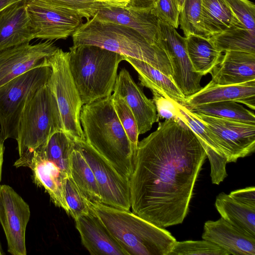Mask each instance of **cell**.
Here are the masks:
<instances>
[{
  "label": "cell",
  "instance_id": "6da1fadb",
  "mask_svg": "<svg viewBox=\"0 0 255 255\" xmlns=\"http://www.w3.org/2000/svg\"><path fill=\"white\" fill-rule=\"evenodd\" d=\"M206 153L181 118L159 122L138 141L129 179L132 213L159 227L181 224Z\"/></svg>",
  "mask_w": 255,
  "mask_h": 255
},
{
  "label": "cell",
  "instance_id": "7a4b0ae2",
  "mask_svg": "<svg viewBox=\"0 0 255 255\" xmlns=\"http://www.w3.org/2000/svg\"><path fill=\"white\" fill-rule=\"evenodd\" d=\"M80 121L85 140L129 180L137 149L115 111L112 95L82 106Z\"/></svg>",
  "mask_w": 255,
  "mask_h": 255
},
{
  "label": "cell",
  "instance_id": "3957f363",
  "mask_svg": "<svg viewBox=\"0 0 255 255\" xmlns=\"http://www.w3.org/2000/svg\"><path fill=\"white\" fill-rule=\"evenodd\" d=\"M72 37L74 46L95 45L137 59L171 77V66L164 50L150 43L131 28L92 17L83 23Z\"/></svg>",
  "mask_w": 255,
  "mask_h": 255
},
{
  "label": "cell",
  "instance_id": "277c9868",
  "mask_svg": "<svg viewBox=\"0 0 255 255\" xmlns=\"http://www.w3.org/2000/svg\"><path fill=\"white\" fill-rule=\"evenodd\" d=\"M88 201L128 255H169L177 241L167 230L131 212Z\"/></svg>",
  "mask_w": 255,
  "mask_h": 255
},
{
  "label": "cell",
  "instance_id": "5b68a950",
  "mask_svg": "<svg viewBox=\"0 0 255 255\" xmlns=\"http://www.w3.org/2000/svg\"><path fill=\"white\" fill-rule=\"evenodd\" d=\"M69 50V68L82 105L112 95L123 56L92 45Z\"/></svg>",
  "mask_w": 255,
  "mask_h": 255
},
{
  "label": "cell",
  "instance_id": "8992f818",
  "mask_svg": "<svg viewBox=\"0 0 255 255\" xmlns=\"http://www.w3.org/2000/svg\"><path fill=\"white\" fill-rule=\"evenodd\" d=\"M63 130L59 108L47 83L36 93L26 106L17 129L18 159L13 165L27 167L35 151L55 132Z\"/></svg>",
  "mask_w": 255,
  "mask_h": 255
},
{
  "label": "cell",
  "instance_id": "52a82bcc",
  "mask_svg": "<svg viewBox=\"0 0 255 255\" xmlns=\"http://www.w3.org/2000/svg\"><path fill=\"white\" fill-rule=\"evenodd\" d=\"M51 69L43 66L32 69L0 87V140L16 139L21 115L36 93L46 85Z\"/></svg>",
  "mask_w": 255,
  "mask_h": 255
},
{
  "label": "cell",
  "instance_id": "ba28073f",
  "mask_svg": "<svg viewBox=\"0 0 255 255\" xmlns=\"http://www.w3.org/2000/svg\"><path fill=\"white\" fill-rule=\"evenodd\" d=\"M68 54L58 48L48 58L51 74L47 84L55 97L63 130L73 139L85 140L80 121L83 105L69 70Z\"/></svg>",
  "mask_w": 255,
  "mask_h": 255
},
{
  "label": "cell",
  "instance_id": "9c48e42d",
  "mask_svg": "<svg viewBox=\"0 0 255 255\" xmlns=\"http://www.w3.org/2000/svg\"><path fill=\"white\" fill-rule=\"evenodd\" d=\"M73 139L74 146L80 151L94 173L102 203L129 210L131 208L129 180L122 176L85 140Z\"/></svg>",
  "mask_w": 255,
  "mask_h": 255
},
{
  "label": "cell",
  "instance_id": "30bf717a",
  "mask_svg": "<svg viewBox=\"0 0 255 255\" xmlns=\"http://www.w3.org/2000/svg\"><path fill=\"white\" fill-rule=\"evenodd\" d=\"M27 8L34 38L66 39L83 24V16L72 9L35 0H27Z\"/></svg>",
  "mask_w": 255,
  "mask_h": 255
},
{
  "label": "cell",
  "instance_id": "8fae6325",
  "mask_svg": "<svg viewBox=\"0 0 255 255\" xmlns=\"http://www.w3.org/2000/svg\"><path fill=\"white\" fill-rule=\"evenodd\" d=\"M194 114L209 129L228 163L255 151V125Z\"/></svg>",
  "mask_w": 255,
  "mask_h": 255
},
{
  "label": "cell",
  "instance_id": "7c38bea8",
  "mask_svg": "<svg viewBox=\"0 0 255 255\" xmlns=\"http://www.w3.org/2000/svg\"><path fill=\"white\" fill-rule=\"evenodd\" d=\"M160 46L165 52L170 61L171 79L185 97L193 95L202 89L200 82L203 76L195 72L189 60L186 38L175 28L160 22Z\"/></svg>",
  "mask_w": 255,
  "mask_h": 255
},
{
  "label": "cell",
  "instance_id": "4fadbf2b",
  "mask_svg": "<svg viewBox=\"0 0 255 255\" xmlns=\"http://www.w3.org/2000/svg\"><path fill=\"white\" fill-rule=\"evenodd\" d=\"M30 216L28 205L9 185H0V223L12 255H26L25 231Z\"/></svg>",
  "mask_w": 255,
  "mask_h": 255
},
{
  "label": "cell",
  "instance_id": "5bb4252c",
  "mask_svg": "<svg viewBox=\"0 0 255 255\" xmlns=\"http://www.w3.org/2000/svg\"><path fill=\"white\" fill-rule=\"evenodd\" d=\"M50 40L23 44L0 51V87L32 70L48 66L47 59L58 49Z\"/></svg>",
  "mask_w": 255,
  "mask_h": 255
},
{
  "label": "cell",
  "instance_id": "9a60e30c",
  "mask_svg": "<svg viewBox=\"0 0 255 255\" xmlns=\"http://www.w3.org/2000/svg\"><path fill=\"white\" fill-rule=\"evenodd\" d=\"M113 92L125 100L132 111L139 135L149 131L153 124L158 121L153 101L146 97L125 68L118 74Z\"/></svg>",
  "mask_w": 255,
  "mask_h": 255
},
{
  "label": "cell",
  "instance_id": "2e32d148",
  "mask_svg": "<svg viewBox=\"0 0 255 255\" xmlns=\"http://www.w3.org/2000/svg\"><path fill=\"white\" fill-rule=\"evenodd\" d=\"M93 17L131 28L150 43L160 46V21L151 9L141 10L128 6L108 5L98 9Z\"/></svg>",
  "mask_w": 255,
  "mask_h": 255
},
{
  "label": "cell",
  "instance_id": "e0dca14e",
  "mask_svg": "<svg viewBox=\"0 0 255 255\" xmlns=\"http://www.w3.org/2000/svg\"><path fill=\"white\" fill-rule=\"evenodd\" d=\"M75 221L82 243L91 255H128L91 208Z\"/></svg>",
  "mask_w": 255,
  "mask_h": 255
},
{
  "label": "cell",
  "instance_id": "ac0fdd59",
  "mask_svg": "<svg viewBox=\"0 0 255 255\" xmlns=\"http://www.w3.org/2000/svg\"><path fill=\"white\" fill-rule=\"evenodd\" d=\"M34 39L27 0L14 3L0 11V51Z\"/></svg>",
  "mask_w": 255,
  "mask_h": 255
},
{
  "label": "cell",
  "instance_id": "d6986e66",
  "mask_svg": "<svg viewBox=\"0 0 255 255\" xmlns=\"http://www.w3.org/2000/svg\"><path fill=\"white\" fill-rule=\"evenodd\" d=\"M175 106L176 116L183 119L193 130L206 153L211 166L212 183L219 185L228 175L226 158L206 126L186 107L177 102Z\"/></svg>",
  "mask_w": 255,
  "mask_h": 255
},
{
  "label": "cell",
  "instance_id": "ffe728a7",
  "mask_svg": "<svg viewBox=\"0 0 255 255\" xmlns=\"http://www.w3.org/2000/svg\"><path fill=\"white\" fill-rule=\"evenodd\" d=\"M203 240L220 246L230 255H255V237L250 236L221 217L204 225Z\"/></svg>",
  "mask_w": 255,
  "mask_h": 255
},
{
  "label": "cell",
  "instance_id": "44dd1931",
  "mask_svg": "<svg viewBox=\"0 0 255 255\" xmlns=\"http://www.w3.org/2000/svg\"><path fill=\"white\" fill-rule=\"evenodd\" d=\"M234 101L255 109V80L246 83L220 85L209 83L204 87L187 97L184 106L187 109L207 103Z\"/></svg>",
  "mask_w": 255,
  "mask_h": 255
},
{
  "label": "cell",
  "instance_id": "7402d4cb",
  "mask_svg": "<svg viewBox=\"0 0 255 255\" xmlns=\"http://www.w3.org/2000/svg\"><path fill=\"white\" fill-rule=\"evenodd\" d=\"M213 84L228 85L255 80V54L228 51L211 72Z\"/></svg>",
  "mask_w": 255,
  "mask_h": 255
},
{
  "label": "cell",
  "instance_id": "603a6c76",
  "mask_svg": "<svg viewBox=\"0 0 255 255\" xmlns=\"http://www.w3.org/2000/svg\"><path fill=\"white\" fill-rule=\"evenodd\" d=\"M27 167L32 171L35 184L43 188L53 203L69 214L63 191L64 180L69 176L64 173L52 161L36 154H34Z\"/></svg>",
  "mask_w": 255,
  "mask_h": 255
},
{
  "label": "cell",
  "instance_id": "cb8c5ba5",
  "mask_svg": "<svg viewBox=\"0 0 255 255\" xmlns=\"http://www.w3.org/2000/svg\"><path fill=\"white\" fill-rule=\"evenodd\" d=\"M123 57L137 72L140 86L149 89L153 95H160L184 105L186 98L171 77L143 61L129 57Z\"/></svg>",
  "mask_w": 255,
  "mask_h": 255
},
{
  "label": "cell",
  "instance_id": "d4e9b609",
  "mask_svg": "<svg viewBox=\"0 0 255 255\" xmlns=\"http://www.w3.org/2000/svg\"><path fill=\"white\" fill-rule=\"evenodd\" d=\"M215 205L221 218L255 237V208L239 202L224 192L216 197Z\"/></svg>",
  "mask_w": 255,
  "mask_h": 255
},
{
  "label": "cell",
  "instance_id": "484cf974",
  "mask_svg": "<svg viewBox=\"0 0 255 255\" xmlns=\"http://www.w3.org/2000/svg\"><path fill=\"white\" fill-rule=\"evenodd\" d=\"M185 38L187 53L193 70L202 76L211 73L220 63L222 52L215 48L209 38L190 34Z\"/></svg>",
  "mask_w": 255,
  "mask_h": 255
},
{
  "label": "cell",
  "instance_id": "4316f807",
  "mask_svg": "<svg viewBox=\"0 0 255 255\" xmlns=\"http://www.w3.org/2000/svg\"><path fill=\"white\" fill-rule=\"evenodd\" d=\"M202 24L208 38L233 26L245 27L225 0H202Z\"/></svg>",
  "mask_w": 255,
  "mask_h": 255
},
{
  "label": "cell",
  "instance_id": "83f0119b",
  "mask_svg": "<svg viewBox=\"0 0 255 255\" xmlns=\"http://www.w3.org/2000/svg\"><path fill=\"white\" fill-rule=\"evenodd\" d=\"M71 177L87 200L102 203L94 173L80 151L74 145L71 154Z\"/></svg>",
  "mask_w": 255,
  "mask_h": 255
},
{
  "label": "cell",
  "instance_id": "f1b7e54d",
  "mask_svg": "<svg viewBox=\"0 0 255 255\" xmlns=\"http://www.w3.org/2000/svg\"><path fill=\"white\" fill-rule=\"evenodd\" d=\"M73 147L72 137L61 130L54 133L34 154H38L52 161L64 173L71 176V154Z\"/></svg>",
  "mask_w": 255,
  "mask_h": 255
},
{
  "label": "cell",
  "instance_id": "f546056e",
  "mask_svg": "<svg viewBox=\"0 0 255 255\" xmlns=\"http://www.w3.org/2000/svg\"><path fill=\"white\" fill-rule=\"evenodd\" d=\"M188 109L195 114L255 125L254 112L234 101L209 103Z\"/></svg>",
  "mask_w": 255,
  "mask_h": 255
},
{
  "label": "cell",
  "instance_id": "4dcf8cb0",
  "mask_svg": "<svg viewBox=\"0 0 255 255\" xmlns=\"http://www.w3.org/2000/svg\"><path fill=\"white\" fill-rule=\"evenodd\" d=\"M209 39L221 52L236 51L255 54V32L245 27L233 26Z\"/></svg>",
  "mask_w": 255,
  "mask_h": 255
},
{
  "label": "cell",
  "instance_id": "1f68e13d",
  "mask_svg": "<svg viewBox=\"0 0 255 255\" xmlns=\"http://www.w3.org/2000/svg\"><path fill=\"white\" fill-rule=\"evenodd\" d=\"M180 15V27L185 37L195 34L209 38L202 24V0H185Z\"/></svg>",
  "mask_w": 255,
  "mask_h": 255
},
{
  "label": "cell",
  "instance_id": "d6a6232c",
  "mask_svg": "<svg viewBox=\"0 0 255 255\" xmlns=\"http://www.w3.org/2000/svg\"><path fill=\"white\" fill-rule=\"evenodd\" d=\"M227 251L217 245L201 241H176L169 255H230Z\"/></svg>",
  "mask_w": 255,
  "mask_h": 255
},
{
  "label": "cell",
  "instance_id": "836d02e7",
  "mask_svg": "<svg viewBox=\"0 0 255 255\" xmlns=\"http://www.w3.org/2000/svg\"><path fill=\"white\" fill-rule=\"evenodd\" d=\"M112 99L118 118L130 142L137 149L139 133L134 116L122 98L113 94Z\"/></svg>",
  "mask_w": 255,
  "mask_h": 255
},
{
  "label": "cell",
  "instance_id": "e575fe53",
  "mask_svg": "<svg viewBox=\"0 0 255 255\" xmlns=\"http://www.w3.org/2000/svg\"><path fill=\"white\" fill-rule=\"evenodd\" d=\"M64 196L69 209V215L74 220L89 213L90 208L87 200L71 176L67 177L63 183Z\"/></svg>",
  "mask_w": 255,
  "mask_h": 255
},
{
  "label": "cell",
  "instance_id": "d590c367",
  "mask_svg": "<svg viewBox=\"0 0 255 255\" xmlns=\"http://www.w3.org/2000/svg\"><path fill=\"white\" fill-rule=\"evenodd\" d=\"M50 5L75 10L87 20L92 18L100 8L111 5L97 0H35Z\"/></svg>",
  "mask_w": 255,
  "mask_h": 255
},
{
  "label": "cell",
  "instance_id": "8d00e7d4",
  "mask_svg": "<svg viewBox=\"0 0 255 255\" xmlns=\"http://www.w3.org/2000/svg\"><path fill=\"white\" fill-rule=\"evenodd\" d=\"M233 14L247 29L255 32V5L249 0H225Z\"/></svg>",
  "mask_w": 255,
  "mask_h": 255
},
{
  "label": "cell",
  "instance_id": "74e56055",
  "mask_svg": "<svg viewBox=\"0 0 255 255\" xmlns=\"http://www.w3.org/2000/svg\"><path fill=\"white\" fill-rule=\"evenodd\" d=\"M151 10L160 22L178 27L180 10L176 0H157Z\"/></svg>",
  "mask_w": 255,
  "mask_h": 255
},
{
  "label": "cell",
  "instance_id": "f35d334b",
  "mask_svg": "<svg viewBox=\"0 0 255 255\" xmlns=\"http://www.w3.org/2000/svg\"><path fill=\"white\" fill-rule=\"evenodd\" d=\"M152 101L156 106L159 118L170 119L177 117L175 106L176 102L170 101L158 95H153Z\"/></svg>",
  "mask_w": 255,
  "mask_h": 255
},
{
  "label": "cell",
  "instance_id": "ab89813d",
  "mask_svg": "<svg viewBox=\"0 0 255 255\" xmlns=\"http://www.w3.org/2000/svg\"><path fill=\"white\" fill-rule=\"evenodd\" d=\"M229 195L239 202L255 208V187L254 186L233 191Z\"/></svg>",
  "mask_w": 255,
  "mask_h": 255
},
{
  "label": "cell",
  "instance_id": "60d3db41",
  "mask_svg": "<svg viewBox=\"0 0 255 255\" xmlns=\"http://www.w3.org/2000/svg\"><path fill=\"white\" fill-rule=\"evenodd\" d=\"M157 0H129L126 6L130 8L141 9H152L155 3Z\"/></svg>",
  "mask_w": 255,
  "mask_h": 255
},
{
  "label": "cell",
  "instance_id": "b9f144b4",
  "mask_svg": "<svg viewBox=\"0 0 255 255\" xmlns=\"http://www.w3.org/2000/svg\"><path fill=\"white\" fill-rule=\"evenodd\" d=\"M109 4L111 5L126 6L129 0H97Z\"/></svg>",
  "mask_w": 255,
  "mask_h": 255
},
{
  "label": "cell",
  "instance_id": "7bdbcfd3",
  "mask_svg": "<svg viewBox=\"0 0 255 255\" xmlns=\"http://www.w3.org/2000/svg\"><path fill=\"white\" fill-rule=\"evenodd\" d=\"M23 0H0V11L10 5Z\"/></svg>",
  "mask_w": 255,
  "mask_h": 255
},
{
  "label": "cell",
  "instance_id": "ee69618b",
  "mask_svg": "<svg viewBox=\"0 0 255 255\" xmlns=\"http://www.w3.org/2000/svg\"><path fill=\"white\" fill-rule=\"evenodd\" d=\"M4 151V142L0 140V181L1 180L2 166L3 161Z\"/></svg>",
  "mask_w": 255,
  "mask_h": 255
},
{
  "label": "cell",
  "instance_id": "f6af8a7d",
  "mask_svg": "<svg viewBox=\"0 0 255 255\" xmlns=\"http://www.w3.org/2000/svg\"><path fill=\"white\" fill-rule=\"evenodd\" d=\"M181 11L185 0H176Z\"/></svg>",
  "mask_w": 255,
  "mask_h": 255
},
{
  "label": "cell",
  "instance_id": "bcb514c9",
  "mask_svg": "<svg viewBox=\"0 0 255 255\" xmlns=\"http://www.w3.org/2000/svg\"><path fill=\"white\" fill-rule=\"evenodd\" d=\"M3 254L2 253V251H1V246H0V255H2Z\"/></svg>",
  "mask_w": 255,
  "mask_h": 255
},
{
  "label": "cell",
  "instance_id": "7dc6e473",
  "mask_svg": "<svg viewBox=\"0 0 255 255\" xmlns=\"http://www.w3.org/2000/svg\"><path fill=\"white\" fill-rule=\"evenodd\" d=\"M0 134H1V128H0Z\"/></svg>",
  "mask_w": 255,
  "mask_h": 255
}]
</instances>
